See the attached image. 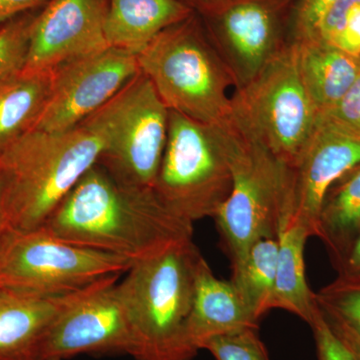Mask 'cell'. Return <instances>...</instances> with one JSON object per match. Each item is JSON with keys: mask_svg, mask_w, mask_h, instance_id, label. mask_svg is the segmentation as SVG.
Returning a JSON list of instances; mask_svg holds the SVG:
<instances>
[{"mask_svg": "<svg viewBox=\"0 0 360 360\" xmlns=\"http://www.w3.org/2000/svg\"><path fill=\"white\" fill-rule=\"evenodd\" d=\"M231 113L291 168L314 134L319 113L305 89L295 42L231 97Z\"/></svg>", "mask_w": 360, "mask_h": 360, "instance_id": "cell-7", "label": "cell"}, {"mask_svg": "<svg viewBox=\"0 0 360 360\" xmlns=\"http://www.w3.org/2000/svg\"><path fill=\"white\" fill-rule=\"evenodd\" d=\"M347 277H355V278L360 279V276H347Z\"/></svg>", "mask_w": 360, "mask_h": 360, "instance_id": "cell-35", "label": "cell"}, {"mask_svg": "<svg viewBox=\"0 0 360 360\" xmlns=\"http://www.w3.org/2000/svg\"><path fill=\"white\" fill-rule=\"evenodd\" d=\"M338 0H302L296 14V39H314L324 16Z\"/></svg>", "mask_w": 360, "mask_h": 360, "instance_id": "cell-29", "label": "cell"}, {"mask_svg": "<svg viewBox=\"0 0 360 360\" xmlns=\"http://www.w3.org/2000/svg\"><path fill=\"white\" fill-rule=\"evenodd\" d=\"M132 264L127 258L73 245L42 229L13 231L0 251V286L68 292L125 274Z\"/></svg>", "mask_w": 360, "mask_h": 360, "instance_id": "cell-9", "label": "cell"}, {"mask_svg": "<svg viewBox=\"0 0 360 360\" xmlns=\"http://www.w3.org/2000/svg\"><path fill=\"white\" fill-rule=\"evenodd\" d=\"M277 266L272 309L286 310L309 323L317 302L305 276V243L310 238L307 229L286 212L277 229Z\"/></svg>", "mask_w": 360, "mask_h": 360, "instance_id": "cell-19", "label": "cell"}, {"mask_svg": "<svg viewBox=\"0 0 360 360\" xmlns=\"http://www.w3.org/2000/svg\"><path fill=\"white\" fill-rule=\"evenodd\" d=\"M309 324L314 331L319 360H352L347 348L329 326L319 305Z\"/></svg>", "mask_w": 360, "mask_h": 360, "instance_id": "cell-28", "label": "cell"}, {"mask_svg": "<svg viewBox=\"0 0 360 360\" xmlns=\"http://www.w3.org/2000/svg\"><path fill=\"white\" fill-rule=\"evenodd\" d=\"M360 165V135L319 117L295 165L290 168V214L310 238L319 234L324 198L343 175Z\"/></svg>", "mask_w": 360, "mask_h": 360, "instance_id": "cell-12", "label": "cell"}, {"mask_svg": "<svg viewBox=\"0 0 360 360\" xmlns=\"http://www.w3.org/2000/svg\"><path fill=\"white\" fill-rule=\"evenodd\" d=\"M257 328L231 281L217 278L201 257L196 269L193 309L187 323V338L198 352L217 336Z\"/></svg>", "mask_w": 360, "mask_h": 360, "instance_id": "cell-16", "label": "cell"}, {"mask_svg": "<svg viewBox=\"0 0 360 360\" xmlns=\"http://www.w3.org/2000/svg\"><path fill=\"white\" fill-rule=\"evenodd\" d=\"M105 139L99 158L113 179L132 188H153L168 134L169 110L141 72L90 115Z\"/></svg>", "mask_w": 360, "mask_h": 360, "instance_id": "cell-8", "label": "cell"}, {"mask_svg": "<svg viewBox=\"0 0 360 360\" xmlns=\"http://www.w3.org/2000/svg\"><path fill=\"white\" fill-rule=\"evenodd\" d=\"M120 276L92 284L61 312L44 338L39 360H63L82 354L131 355L134 340Z\"/></svg>", "mask_w": 360, "mask_h": 360, "instance_id": "cell-11", "label": "cell"}, {"mask_svg": "<svg viewBox=\"0 0 360 360\" xmlns=\"http://www.w3.org/2000/svg\"><path fill=\"white\" fill-rule=\"evenodd\" d=\"M231 191L219 125L169 110L167 146L153 191L172 213L193 224L213 217Z\"/></svg>", "mask_w": 360, "mask_h": 360, "instance_id": "cell-6", "label": "cell"}, {"mask_svg": "<svg viewBox=\"0 0 360 360\" xmlns=\"http://www.w3.org/2000/svg\"><path fill=\"white\" fill-rule=\"evenodd\" d=\"M91 285L58 293L0 286V360H39L52 324Z\"/></svg>", "mask_w": 360, "mask_h": 360, "instance_id": "cell-15", "label": "cell"}, {"mask_svg": "<svg viewBox=\"0 0 360 360\" xmlns=\"http://www.w3.org/2000/svg\"><path fill=\"white\" fill-rule=\"evenodd\" d=\"M141 73L136 54L108 46L53 70L51 97L34 129L66 131L101 110Z\"/></svg>", "mask_w": 360, "mask_h": 360, "instance_id": "cell-10", "label": "cell"}, {"mask_svg": "<svg viewBox=\"0 0 360 360\" xmlns=\"http://www.w3.org/2000/svg\"><path fill=\"white\" fill-rule=\"evenodd\" d=\"M136 56L168 110L207 124L231 115L233 79L194 13L160 32Z\"/></svg>", "mask_w": 360, "mask_h": 360, "instance_id": "cell-5", "label": "cell"}, {"mask_svg": "<svg viewBox=\"0 0 360 360\" xmlns=\"http://www.w3.org/2000/svg\"><path fill=\"white\" fill-rule=\"evenodd\" d=\"M41 8L20 14L0 25V84L25 70L33 25Z\"/></svg>", "mask_w": 360, "mask_h": 360, "instance_id": "cell-24", "label": "cell"}, {"mask_svg": "<svg viewBox=\"0 0 360 360\" xmlns=\"http://www.w3.org/2000/svg\"><path fill=\"white\" fill-rule=\"evenodd\" d=\"M217 125L231 191L213 219L234 264L258 238H276L279 221L290 206V168L231 112Z\"/></svg>", "mask_w": 360, "mask_h": 360, "instance_id": "cell-4", "label": "cell"}, {"mask_svg": "<svg viewBox=\"0 0 360 360\" xmlns=\"http://www.w3.org/2000/svg\"><path fill=\"white\" fill-rule=\"evenodd\" d=\"M315 300L324 314L340 319L360 335V279L340 276L315 293Z\"/></svg>", "mask_w": 360, "mask_h": 360, "instance_id": "cell-25", "label": "cell"}, {"mask_svg": "<svg viewBox=\"0 0 360 360\" xmlns=\"http://www.w3.org/2000/svg\"><path fill=\"white\" fill-rule=\"evenodd\" d=\"M212 44L236 89L250 84L284 46L277 39L274 9L260 0H240L220 11L219 39Z\"/></svg>", "mask_w": 360, "mask_h": 360, "instance_id": "cell-14", "label": "cell"}, {"mask_svg": "<svg viewBox=\"0 0 360 360\" xmlns=\"http://www.w3.org/2000/svg\"><path fill=\"white\" fill-rule=\"evenodd\" d=\"M193 13L179 0H110L106 41L108 46L137 54L163 30Z\"/></svg>", "mask_w": 360, "mask_h": 360, "instance_id": "cell-17", "label": "cell"}, {"mask_svg": "<svg viewBox=\"0 0 360 360\" xmlns=\"http://www.w3.org/2000/svg\"><path fill=\"white\" fill-rule=\"evenodd\" d=\"M105 139L89 118L70 130L32 129L0 153L6 181L4 219L14 232L41 229L94 165Z\"/></svg>", "mask_w": 360, "mask_h": 360, "instance_id": "cell-2", "label": "cell"}, {"mask_svg": "<svg viewBox=\"0 0 360 360\" xmlns=\"http://www.w3.org/2000/svg\"><path fill=\"white\" fill-rule=\"evenodd\" d=\"M13 229H11L6 219L0 215V251L2 250L4 246L6 245L7 240L13 234Z\"/></svg>", "mask_w": 360, "mask_h": 360, "instance_id": "cell-33", "label": "cell"}, {"mask_svg": "<svg viewBox=\"0 0 360 360\" xmlns=\"http://www.w3.org/2000/svg\"><path fill=\"white\" fill-rule=\"evenodd\" d=\"M314 39L360 58V0H338L324 16Z\"/></svg>", "mask_w": 360, "mask_h": 360, "instance_id": "cell-23", "label": "cell"}, {"mask_svg": "<svg viewBox=\"0 0 360 360\" xmlns=\"http://www.w3.org/2000/svg\"><path fill=\"white\" fill-rule=\"evenodd\" d=\"M41 229L134 264L193 236V224L165 207L153 188L123 186L99 163L71 189Z\"/></svg>", "mask_w": 360, "mask_h": 360, "instance_id": "cell-1", "label": "cell"}, {"mask_svg": "<svg viewBox=\"0 0 360 360\" xmlns=\"http://www.w3.org/2000/svg\"><path fill=\"white\" fill-rule=\"evenodd\" d=\"M49 0H0V25L20 14L44 7Z\"/></svg>", "mask_w": 360, "mask_h": 360, "instance_id": "cell-31", "label": "cell"}, {"mask_svg": "<svg viewBox=\"0 0 360 360\" xmlns=\"http://www.w3.org/2000/svg\"><path fill=\"white\" fill-rule=\"evenodd\" d=\"M293 42L300 77L321 115L335 106L354 84L360 70V58L317 39Z\"/></svg>", "mask_w": 360, "mask_h": 360, "instance_id": "cell-18", "label": "cell"}, {"mask_svg": "<svg viewBox=\"0 0 360 360\" xmlns=\"http://www.w3.org/2000/svg\"><path fill=\"white\" fill-rule=\"evenodd\" d=\"M319 117L345 131L360 135V70L342 98Z\"/></svg>", "mask_w": 360, "mask_h": 360, "instance_id": "cell-27", "label": "cell"}, {"mask_svg": "<svg viewBox=\"0 0 360 360\" xmlns=\"http://www.w3.org/2000/svg\"><path fill=\"white\" fill-rule=\"evenodd\" d=\"M6 181L0 169V215L4 217V202H6Z\"/></svg>", "mask_w": 360, "mask_h": 360, "instance_id": "cell-34", "label": "cell"}, {"mask_svg": "<svg viewBox=\"0 0 360 360\" xmlns=\"http://www.w3.org/2000/svg\"><path fill=\"white\" fill-rule=\"evenodd\" d=\"M340 276H360V233L347 255L336 264Z\"/></svg>", "mask_w": 360, "mask_h": 360, "instance_id": "cell-32", "label": "cell"}, {"mask_svg": "<svg viewBox=\"0 0 360 360\" xmlns=\"http://www.w3.org/2000/svg\"><path fill=\"white\" fill-rule=\"evenodd\" d=\"M49 360H60V359H49Z\"/></svg>", "mask_w": 360, "mask_h": 360, "instance_id": "cell-36", "label": "cell"}, {"mask_svg": "<svg viewBox=\"0 0 360 360\" xmlns=\"http://www.w3.org/2000/svg\"><path fill=\"white\" fill-rule=\"evenodd\" d=\"M53 70L21 71L0 84V153L35 129L51 97Z\"/></svg>", "mask_w": 360, "mask_h": 360, "instance_id": "cell-20", "label": "cell"}, {"mask_svg": "<svg viewBox=\"0 0 360 360\" xmlns=\"http://www.w3.org/2000/svg\"><path fill=\"white\" fill-rule=\"evenodd\" d=\"M360 233V165L329 188L319 217V234L335 264Z\"/></svg>", "mask_w": 360, "mask_h": 360, "instance_id": "cell-21", "label": "cell"}, {"mask_svg": "<svg viewBox=\"0 0 360 360\" xmlns=\"http://www.w3.org/2000/svg\"><path fill=\"white\" fill-rule=\"evenodd\" d=\"M257 328L217 336L207 341L202 349L208 350L215 360H269Z\"/></svg>", "mask_w": 360, "mask_h": 360, "instance_id": "cell-26", "label": "cell"}, {"mask_svg": "<svg viewBox=\"0 0 360 360\" xmlns=\"http://www.w3.org/2000/svg\"><path fill=\"white\" fill-rule=\"evenodd\" d=\"M323 314V312H322ZM329 326L333 329L335 335L340 338L342 345L349 352L352 360H360V335L354 329L348 326L345 322L333 316L324 314Z\"/></svg>", "mask_w": 360, "mask_h": 360, "instance_id": "cell-30", "label": "cell"}, {"mask_svg": "<svg viewBox=\"0 0 360 360\" xmlns=\"http://www.w3.org/2000/svg\"><path fill=\"white\" fill-rule=\"evenodd\" d=\"M202 257L193 239L137 260L120 288L129 314L135 360H193L187 338L196 269Z\"/></svg>", "mask_w": 360, "mask_h": 360, "instance_id": "cell-3", "label": "cell"}, {"mask_svg": "<svg viewBox=\"0 0 360 360\" xmlns=\"http://www.w3.org/2000/svg\"><path fill=\"white\" fill-rule=\"evenodd\" d=\"M108 4L110 0H49L33 25L23 71L53 70L108 47Z\"/></svg>", "mask_w": 360, "mask_h": 360, "instance_id": "cell-13", "label": "cell"}, {"mask_svg": "<svg viewBox=\"0 0 360 360\" xmlns=\"http://www.w3.org/2000/svg\"><path fill=\"white\" fill-rule=\"evenodd\" d=\"M277 238L265 236L255 240L245 257L231 264V283L255 321L272 309L276 284Z\"/></svg>", "mask_w": 360, "mask_h": 360, "instance_id": "cell-22", "label": "cell"}]
</instances>
